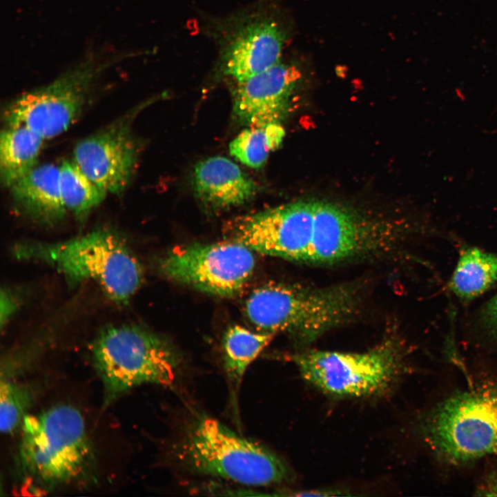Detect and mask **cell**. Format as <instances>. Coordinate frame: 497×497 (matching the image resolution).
<instances>
[{
  "instance_id": "ba28073f",
  "label": "cell",
  "mask_w": 497,
  "mask_h": 497,
  "mask_svg": "<svg viewBox=\"0 0 497 497\" xmlns=\"http://www.w3.org/2000/svg\"><path fill=\"white\" fill-rule=\"evenodd\" d=\"M19 455L24 469L47 484L66 483L85 469L91 445L82 413L59 404L26 414L21 425Z\"/></svg>"
},
{
  "instance_id": "3957f363",
  "label": "cell",
  "mask_w": 497,
  "mask_h": 497,
  "mask_svg": "<svg viewBox=\"0 0 497 497\" xmlns=\"http://www.w3.org/2000/svg\"><path fill=\"white\" fill-rule=\"evenodd\" d=\"M418 429L434 457L451 467L497 456V381L469 384L438 402Z\"/></svg>"
},
{
  "instance_id": "9c48e42d",
  "label": "cell",
  "mask_w": 497,
  "mask_h": 497,
  "mask_svg": "<svg viewBox=\"0 0 497 497\" xmlns=\"http://www.w3.org/2000/svg\"><path fill=\"white\" fill-rule=\"evenodd\" d=\"M292 359L305 382L340 398L381 394L407 370L403 348L391 339L362 353L305 350Z\"/></svg>"
},
{
  "instance_id": "cb8c5ba5",
  "label": "cell",
  "mask_w": 497,
  "mask_h": 497,
  "mask_svg": "<svg viewBox=\"0 0 497 497\" xmlns=\"http://www.w3.org/2000/svg\"><path fill=\"white\" fill-rule=\"evenodd\" d=\"M475 496H497V469H489L481 478L474 490Z\"/></svg>"
},
{
  "instance_id": "7c38bea8",
  "label": "cell",
  "mask_w": 497,
  "mask_h": 497,
  "mask_svg": "<svg viewBox=\"0 0 497 497\" xmlns=\"http://www.w3.org/2000/svg\"><path fill=\"white\" fill-rule=\"evenodd\" d=\"M299 78L300 72L295 66L279 61L238 82L233 104L235 116L250 126L279 123Z\"/></svg>"
},
{
  "instance_id": "e0dca14e",
  "label": "cell",
  "mask_w": 497,
  "mask_h": 497,
  "mask_svg": "<svg viewBox=\"0 0 497 497\" xmlns=\"http://www.w3.org/2000/svg\"><path fill=\"white\" fill-rule=\"evenodd\" d=\"M496 282L497 254L469 247L461 251L448 286L460 300L469 302Z\"/></svg>"
},
{
  "instance_id": "8992f818",
  "label": "cell",
  "mask_w": 497,
  "mask_h": 497,
  "mask_svg": "<svg viewBox=\"0 0 497 497\" xmlns=\"http://www.w3.org/2000/svg\"><path fill=\"white\" fill-rule=\"evenodd\" d=\"M91 353L106 404L142 384L171 385L179 367L177 354L169 343L135 325L104 329L95 339Z\"/></svg>"
},
{
  "instance_id": "5b68a950",
  "label": "cell",
  "mask_w": 497,
  "mask_h": 497,
  "mask_svg": "<svg viewBox=\"0 0 497 497\" xmlns=\"http://www.w3.org/2000/svg\"><path fill=\"white\" fill-rule=\"evenodd\" d=\"M14 254L46 264L72 283L93 280L119 305L129 302L143 277L137 259L116 234L105 229L65 242L18 244Z\"/></svg>"
},
{
  "instance_id": "603a6c76",
  "label": "cell",
  "mask_w": 497,
  "mask_h": 497,
  "mask_svg": "<svg viewBox=\"0 0 497 497\" xmlns=\"http://www.w3.org/2000/svg\"><path fill=\"white\" fill-rule=\"evenodd\" d=\"M15 295L8 289L1 291V326H5L15 313L17 308Z\"/></svg>"
},
{
  "instance_id": "2e32d148",
  "label": "cell",
  "mask_w": 497,
  "mask_h": 497,
  "mask_svg": "<svg viewBox=\"0 0 497 497\" xmlns=\"http://www.w3.org/2000/svg\"><path fill=\"white\" fill-rule=\"evenodd\" d=\"M44 140L25 126H5L0 139V174L4 186L9 188L37 165Z\"/></svg>"
},
{
  "instance_id": "30bf717a",
  "label": "cell",
  "mask_w": 497,
  "mask_h": 497,
  "mask_svg": "<svg viewBox=\"0 0 497 497\" xmlns=\"http://www.w3.org/2000/svg\"><path fill=\"white\" fill-rule=\"evenodd\" d=\"M254 267L253 251L232 240L177 247L159 263L161 272L168 279L221 297L239 292Z\"/></svg>"
},
{
  "instance_id": "ffe728a7",
  "label": "cell",
  "mask_w": 497,
  "mask_h": 497,
  "mask_svg": "<svg viewBox=\"0 0 497 497\" xmlns=\"http://www.w3.org/2000/svg\"><path fill=\"white\" fill-rule=\"evenodd\" d=\"M284 130L280 123L251 126L243 130L229 144V151L242 164L261 167L269 153L281 144Z\"/></svg>"
},
{
  "instance_id": "8fae6325",
  "label": "cell",
  "mask_w": 497,
  "mask_h": 497,
  "mask_svg": "<svg viewBox=\"0 0 497 497\" xmlns=\"http://www.w3.org/2000/svg\"><path fill=\"white\" fill-rule=\"evenodd\" d=\"M139 110L138 106L126 111L74 148V162L107 193H122L136 171L140 146L132 126Z\"/></svg>"
},
{
  "instance_id": "4fadbf2b",
  "label": "cell",
  "mask_w": 497,
  "mask_h": 497,
  "mask_svg": "<svg viewBox=\"0 0 497 497\" xmlns=\"http://www.w3.org/2000/svg\"><path fill=\"white\" fill-rule=\"evenodd\" d=\"M284 41L281 28L273 21L248 25L228 46L224 72L241 82L267 70L280 61Z\"/></svg>"
},
{
  "instance_id": "277c9868",
  "label": "cell",
  "mask_w": 497,
  "mask_h": 497,
  "mask_svg": "<svg viewBox=\"0 0 497 497\" xmlns=\"http://www.w3.org/2000/svg\"><path fill=\"white\" fill-rule=\"evenodd\" d=\"M175 449L179 462L198 474L248 486L277 485L293 478L291 469L276 454L206 415L188 422Z\"/></svg>"
},
{
  "instance_id": "9a60e30c",
  "label": "cell",
  "mask_w": 497,
  "mask_h": 497,
  "mask_svg": "<svg viewBox=\"0 0 497 497\" xmlns=\"http://www.w3.org/2000/svg\"><path fill=\"white\" fill-rule=\"evenodd\" d=\"M8 188L12 201L23 214L43 224H55L68 213L59 188V168L37 165Z\"/></svg>"
},
{
  "instance_id": "6da1fadb",
  "label": "cell",
  "mask_w": 497,
  "mask_h": 497,
  "mask_svg": "<svg viewBox=\"0 0 497 497\" xmlns=\"http://www.w3.org/2000/svg\"><path fill=\"white\" fill-rule=\"evenodd\" d=\"M399 234L393 225L342 205L300 200L293 203L283 227L281 257L331 265L387 253L398 243Z\"/></svg>"
},
{
  "instance_id": "52a82bcc",
  "label": "cell",
  "mask_w": 497,
  "mask_h": 497,
  "mask_svg": "<svg viewBox=\"0 0 497 497\" xmlns=\"http://www.w3.org/2000/svg\"><path fill=\"white\" fill-rule=\"evenodd\" d=\"M125 55L89 50L51 82L12 100L3 115L5 126H25L44 139L59 135L81 114L104 72Z\"/></svg>"
},
{
  "instance_id": "7a4b0ae2",
  "label": "cell",
  "mask_w": 497,
  "mask_h": 497,
  "mask_svg": "<svg viewBox=\"0 0 497 497\" xmlns=\"http://www.w3.org/2000/svg\"><path fill=\"white\" fill-rule=\"evenodd\" d=\"M360 300V287L353 283L326 287L270 284L250 295L246 313L262 331H284L298 345L306 346L351 320Z\"/></svg>"
},
{
  "instance_id": "5bb4252c",
  "label": "cell",
  "mask_w": 497,
  "mask_h": 497,
  "mask_svg": "<svg viewBox=\"0 0 497 497\" xmlns=\"http://www.w3.org/2000/svg\"><path fill=\"white\" fill-rule=\"evenodd\" d=\"M193 184L199 200L214 208L243 204L252 199L257 190L254 181L236 164L220 156L197 163Z\"/></svg>"
},
{
  "instance_id": "7402d4cb",
  "label": "cell",
  "mask_w": 497,
  "mask_h": 497,
  "mask_svg": "<svg viewBox=\"0 0 497 497\" xmlns=\"http://www.w3.org/2000/svg\"><path fill=\"white\" fill-rule=\"evenodd\" d=\"M475 326L487 338L497 342V293L478 310Z\"/></svg>"
},
{
  "instance_id": "ac0fdd59",
  "label": "cell",
  "mask_w": 497,
  "mask_h": 497,
  "mask_svg": "<svg viewBox=\"0 0 497 497\" xmlns=\"http://www.w3.org/2000/svg\"><path fill=\"white\" fill-rule=\"evenodd\" d=\"M59 168L63 204L68 213L82 221L104 200L107 193L89 179L73 159L64 161Z\"/></svg>"
},
{
  "instance_id": "44dd1931",
  "label": "cell",
  "mask_w": 497,
  "mask_h": 497,
  "mask_svg": "<svg viewBox=\"0 0 497 497\" xmlns=\"http://www.w3.org/2000/svg\"><path fill=\"white\" fill-rule=\"evenodd\" d=\"M32 396L28 387L5 379L0 386V427L5 434L12 433L21 425Z\"/></svg>"
},
{
  "instance_id": "d6986e66",
  "label": "cell",
  "mask_w": 497,
  "mask_h": 497,
  "mask_svg": "<svg viewBox=\"0 0 497 497\" xmlns=\"http://www.w3.org/2000/svg\"><path fill=\"white\" fill-rule=\"evenodd\" d=\"M274 333L253 332L239 325L231 327L223 339L224 367L228 378L237 385L251 363L271 341Z\"/></svg>"
}]
</instances>
